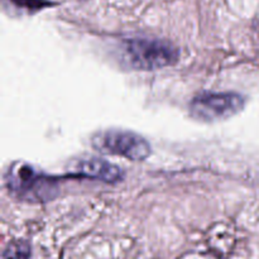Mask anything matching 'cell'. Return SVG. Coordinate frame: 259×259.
<instances>
[{
  "mask_svg": "<svg viewBox=\"0 0 259 259\" xmlns=\"http://www.w3.org/2000/svg\"><path fill=\"white\" fill-rule=\"evenodd\" d=\"M57 177L38 172L23 162L13 164L5 175V185L9 194L29 202H47L60 192Z\"/></svg>",
  "mask_w": 259,
  "mask_h": 259,
  "instance_id": "6da1fadb",
  "label": "cell"
},
{
  "mask_svg": "<svg viewBox=\"0 0 259 259\" xmlns=\"http://www.w3.org/2000/svg\"><path fill=\"white\" fill-rule=\"evenodd\" d=\"M120 48L124 62L134 70H158L175 65L180 58L179 48L154 38H129Z\"/></svg>",
  "mask_w": 259,
  "mask_h": 259,
  "instance_id": "7a4b0ae2",
  "label": "cell"
},
{
  "mask_svg": "<svg viewBox=\"0 0 259 259\" xmlns=\"http://www.w3.org/2000/svg\"><path fill=\"white\" fill-rule=\"evenodd\" d=\"M91 144L101 153L121 156L137 162L144 161L152 153L151 144L146 138L128 131L108 129L98 132L91 138Z\"/></svg>",
  "mask_w": 259,
  "mask_h": 259,
  "instance_id": "3957f363",
  "label": "cell"
},
{
  "mask_svg": "<svg viewBox=\"0 0 259 259\" xmlns=\"http://www.w3.org/2000/svg\"><path fill=\"white\" fill-rule=\"evenodd\" d=\"M244 103V98L237 93H202L192 99L189 110L197 120L217 121L239 113Z\"/></svg>",
  "mask_w": 259,
  "mask_h": 259,
  "instance_id": "277c9868",
  "label": "cell"
},
{
  "mask_svg": "<svg viewBox=\"0 0 259 259\" xmlns=\"http://www.w3.org/2000/svg\"><path fill=\"white\" fill-rule=\"evenodd\" d=\"M72 177H88L106 184H116L124 179V172L118 166L104 159L88 158L77 162L76 174H73Z\"/></svg>",
  "mask_w": 259,
  "mask_h": 259,
  "instance_id": "5b68a950",
  "label": "cell"
},
{
  "mask_svg": "<svg viewBox=\"0 0 259 259\" xmlns=\"http://www.w3.org/2000/svg\"><path fill=\"white\" fill-rule=\"evenodd\" d=\"M32 248L25 240H13L3 250L2 259H30Z\"/></svg>",
  "mask_w": 259,
  "mask_h": 259,
  "instance_id": "8992f818",
  "label": "cell"
},
{
  "mask_svg": "<svg viewBox=\"0 0 259 259\" xmlns=\"http://www.w3.org/2000/svg\"><path fill=\"white\" fill-rule=\"evenodd\" d=\"M9 2H12L15 7L20 9L27 10L28 13H35L45 8L56 5V3L50 2V0H9Z\"/></svg>",
  "mask_w": 259,
  "mask_h": 259,
  "instance_id": "52a82bcc",
  "label": "cell"
}]
</instances>
